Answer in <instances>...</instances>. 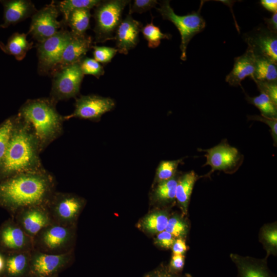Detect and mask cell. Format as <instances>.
I'll list each match as a JSON object with an SVG mask.
<instances>
[{"mask_svg": "<svg viewBox=\"0 0 277 277\" xmlns=\"http://www.w3.org/2000/svg\"><path fill=\"white\" fill-rule=\"evenodd\" d=\"M54 176L44 168L0 181V206L13 216L21 210L47 206L55 192Z\"/></svg>", "mask_w": 277, "mask_h": 277, "instance_id": "6da1fadb", "label": "cell"}, {"mask_svg": "<svg viewBox=\"0 0 277 277\" xmlns=\"http://www.w3.org/2000/svg\"><path fill=\"white\" fill-rule=\"evenodd\" d=\"M41 152L32 127L17 114L0 166V181L20 173L44 168L40 158Z\"/></svg>", "mask_w": 277, "mask_h": 277, "instance_id": "7a4b0ae2", "label": "cell"}, {"mask_svg": "<svg viewBox=\"0 0 277 277\" xmlns=\"http://www.w3.org/2000/svg\"><path fill=\"white\" fill-rule=\"evenodd\" d=\"M57 103L49 97L27 100L17 115L32 127L42 152L63 133V116L57 111Z\"/></svg>", "mask_w": 277, "mask_h": 277, "instance_id": "3957f363", "label": "cell"}, {"mask_svg": "<svg viewBox=\"0 0 277 277\" xmlns=\"http://www.w3.org/2000/svg\"><path fill=\"white\" fill-rule=\"evenodd\" d=\"M204 1H202L197 11H193L185 15L176 14L170 5V1H163L157 8L163 19L171 22L177 28L181 36L180 49L181 59L186 60L187 46L192 38L205 29L206 22L201 15V10Z\"/></svg>", "mask_w": 277, "mask_h": 277, "instance_id": "277c9868", "label": "cell"}, {"mask_svg": "<svg viewBox=\"0 0 277 277\" xmlns=\"http://www.w3.org/2000/svg\"><path fill=\"white\" fill-rule=\"evenodd\" d=\"M130 2L129 0L101 1L95 7V43L114 39L116 29L122 20L123 11Z\"/></svg>", "mask_w": 277, "mask_h": 277, "instance_id": "5b68a950", "label": "cell"}, {"mask_svg": "<svg viewBox=\"0 0 277 277\" xmlns=\"http://www.w3.org/2000/svg\"><path fill=\"white\" fill-rule=\"evenodd\" d=\"M73 238V225L53 222L34 238V250L51 254L70 252Z\"/></svg>", "mask_w": 277, "mask_h": 277, "instance_id": "8992f818", "label": "cell"}, {"mask_svg": "<svg viewBox=\"0 0 277 277\" xmlns=\"http://www.w3.org/2000/svg\"><path fill=\"white\" fill-rule=\"evenodd\" d=\"M71 32L63 27L51 37L37 45L38 72L41 75H52L58 65Z\"/></svg>", "mask_w": 277, "mask_h": 277, "instance_id": "52a82bcc", "label": "cell"}, {"mask_svg": "<svg viewBox=\"0 0 277 277\" xmlns=\"http://www.w3.org/2000/svg\"><path fill=\"white\" fill-rule=\"evenodd\" d=\"M80 62L60 68L52 74L49 97L55 102L76 97L79 94L84 76Z\"/></svg>", "mask_w": 277, "mask_h": 277, "instance_id": "ba28073f", "label": "cell"}, {"mask_svg": "<svg viewBox=\"0 0 277 277\" xmlns=\"http://www.w3.org/2000/svg\"><path fill=\"white\" fill-rule=\"evenodd\" d=\"M205 152L206 158L203 166H209L210 171L204 176H209L215 171L232 173L236 171L243 162V155L236 148L230 146L226 140L208 149H198Z\"/></svg>", "mask_w": 277, "mask_h": 277, "instance_id": "9c48e42d", "label": "cell"}, {"mask_svg": "<svg viewBox=\"0 0 277 277\" xmlns=\"http://www.w3.org/2000/svg\"><path fill=\"white\" fill-rule=\"evenodd\" d=\"M84 200L72 193L55 192L47 205L53 222L73 225Z\"/></svg>", "mask_w": 277, "mask_h": 277, "instance_id": "30bf717a", "label": "cell"}, {"mask_svg": "<svg viewBox=\"0 0 277 277\" xmlns=\"http://www.w3.org/2000/svg\"><path fill=\"white\" fill-rule=\"evenodd\" d=\"M59 13L57 5L53 1L37 10L31 16L28 33L38 43L51 37L64 27L62 21L57 20Z\"/></svg>", "mask_w": 277, "mask_h": 277, "instance_id": "8fae6325", "label": "cell"}, {"mask_svg": "<svg viewBox=\"0 0 277 277\" xmlns=\"http://www.w3.org/2000/svg\"><path fill=\"white\" fill-rule=\"evenodd\" d=\"M115 106L114 100L96 94L80 95L76 98L73 112L63 116L65 121L72 118L98 122L102 116L112 110Z\"/></svg>", "mask_w": 277, "mask_h": 277, "instance_id": "7c38bea8", "label": "cell"}, {"mask_svg": "<svg viewBox=\"0 0 277 277\" xmlns=\"http://www.w3.org/2000/svg\"><path fill=\"white\" fill-rule=\"evenodd\" d=\"M72 258V251L51 254L33 250L31 252L28 275L31 277H50L57 275Z\"/></svg>", "mask_w": 277, "mask_h": 277, "instance_id": "4fadbf2b", "label": "cell"}, {"mask_svg": "<svg viewBox=\"0 0 277 277\" xmlns=\"http://www.w3.org/2000/svg\"><path fill=\"white\" fill-rule=\"evenodd\" d=\"M34 250L33 240L13 219L0 226V251L5 254Z\"/></svg>", "mask_w": 277, "mask_h": 277, "instance_id": "5bb4252c", "label": "cell"}, {"mask_svg": "<svg viewBox=\"0 0 277 277\" xmlns=\"http://www.w3.org/2000/svg\"><path fill=\"white\" fill-rule=\"evenodd\" d=\"M243 38L255 56L264 57L277 63V33L261 26L244 34Z\"/></svg>", "mask_w": 277, "mask_h": 277, "instance_id": "9a60e30c", "label": "cell"}, {"mask_svg": "<svg viewBox=\"0 0 277 277\" xmlns=\"http://www.w3.org/2000/svg\"><path fill=\"white\" fill-rule=\"evenodd\" d=\"M14 216L15 221L33 241L44 228L53 222L46 206L25 208Z\"/></svg>", "mask_w": 277, "mask_h": 277, "instance_id": "2e32d148", "label": "cell"}, {"mask_svg": "<svg viewBox=\"0 0 277 277\" xmlns=\"http://www.w3.org/2000/svg\"><path fill=\"white\" fill-rule=\"evenodd\" d=\"M142 27L141 22L133 18L129 14L121 21L114 37L115 48L118 52L126 55L130 50L136 46Z\"/></svg>", "mask_w": 277, "mask_h": 277, "instance_id": "e0dca14e", "label": "cell"}, {"mask_svg": "<svg viewBox=\"0 0 277 277\" xmlns=\"http://www.w3.org/2000/svg\"><path fill=\"white\" fill-rule=\"evenodd\" d=\"M92 46L91 36L86 34L77 35L71 32V38L65 48L61 60L55 70L80 62L92 48Z\"/></svg>", "mask_w": 277, "mask_h": 277, "instance_id": "ac0fdd59", "label": "cell"}, {"mask_svg": "<svg viewBox=\"0 0 277 277\" xmlns=\"http://www.w3.org/2000/svg\"><path fill=\"white\" fill-rule=\"evenodd\" d=\"M4 7L3 23L0 28H6L31 17L36 11L33 3L29 0L0 1Z\"/></svg>", "mask_w": 277, "mask_h": 277, "instance_id": "d6986e66", "label": "cell"}, {"mask_svg": "<svg viewBox=\"0 0 277 277\" xmlns=\"http://www.w3.org/2000/svg\"><path fill=\"white\" fill-rule=\"evenodd\" d=\"M256 56L249 47L242 55L234 58L233 67L225 81L232 86H241V82L247 76H253Z\"/></svg>", "mask_w": 277, "mask_h": 277, "instance_id": "ffe728a7", "label": "cell"}, {"mask_svg": "<svg viewBox=\"0 0 277 277\" xmlns=\"http://www.w3.org/2000/svg\"><path fill=\"white\" fill-rule=\"evenodd\" d=\"M31 251L7 254L3 277H25L29 274Z\"/></svg>", "mask_w": 277, "mask_h": 277, "instance_id": "44dd1931", "label": "cell"}, {"mask_svg": "<svg viewBox=\"0 0 277 277\" xmlns=\"http://www.w3.org/2000/svg\"><path fill=\"white\" fill-rule=\"evenodd\" d=\"M200 177L193 170H191L185 173L178 179L175 199L184 214L187 213L194 185Z\"/></svg>", "mask_w": 277, "mask_h": 277, "instance_id": "7402d4cb", "label": "cell"}, {"mask_svg": "<svg viewBox=\"0 0 277 277\" xmlns=\"http://www.w3.org/2000/svg\"><path fill=\"white\" fill-rule=\"evenodd\" d=\"M27 36L23 33H14L8 38L6 44L0 42V48L4 53L14 56L16 60L22 61L33 46V43L27 39Z\"/></svg>", "mask_w": 277, "mask_h": 277, "instance_id": "603a6c76", "label": "cell"}, {"mask_svg": "<svg viewBox=\"0 0 277 277\" xmlns=\"http://www.w3.org/2000/svg\"><path fill=\"white\" fill-rule=\"evenodd\" d=\"M91 14L90 10L78 9L72 11L67 19L62 22L65 26L71 29V32L77 35H84L90 28V20Z\"/></svg>", "mask_w": 277, "mask_h": 277, "instance_id": "cb8c5ba5", "label": "cell"}, {"mask_svg": "<svg viewBox=\"0 0 277 277\" xmlns=\"http://www.w3.org/2000/svg\"><path fill=\"white\" fill-rule=\"evenodd\" d=\"M253 81H277L276 63L261 56H256Z\"/></svg>", "mask_w": 277, "mask_h": 277, "instance_id": "d4e9b609", "label": "cell"}, {"mask_svg": "<svg viewBox=\"0 0 277 277\" xmlns=\"http://www.w3.org/2000/svg\"><path fill=\"white\" fill-rule=\"evenodd\" d=\"M230 256L239 267L241 277H269L263 267L251 259L235 254Z\"/></svg>", "mask_w": 277, "mask_h": 277, "instance_id": "484cf974", "label": "cell"}, {"mask_svg": "<svg viewBox=\"0 0 277 277\" xmlns=\"http://www.w3.org/2000/svg\"><path fill=\"white\" fill-rule=\"evenodd\" d=\"M168 219V215L165 211H155L143 219L142 226L150 233H159L165 230Z\"/></svg>", "mask_w": 277, "mask_h": 277, "instance_id": "4316f807", "label": "cell"}, {"mask_svg": "<svg viewBox=\"0 0 277 277\" xmlns=\"http://www.w3.org/2000/svg\"><path fill=\"white\" fill-rule=\"evenodd\" d=\"M178 179L175 175L169 180L158 183L153 192L154 200L163 203L173 201L175 199Z\"/></svg>", "mask_w": 277, "mask_h": 277, "instance_id": "83f0119b", "label": "cell"}, {"mask_svg": "<svg viewBox=\"0 0 277 277\" xmlns=\"http://www.w3.org/2000/svg\"><path fill=\"white\" fill-rule=\"evenodd\" d=\"M246 98L247 102L259 109L262 115L277 118V105L266 94L261 93L259 95L254 97L246 95Z\"/></svg>", "mask_w": 277, "mask_h": 277, "instance_id": "f1b7e54d", "label": "cell"}, {"mask_svg": "<svg viewBox=\"0 0 277 277\" xmlns=\"http://www.w3.org/2000/svg\"><path fill=\"white\" fill-rule=\"evenodd\" d=\"M100 0H64L57 3V6L60 12L63 15V22H65L72 11L82 9H89L95 7Z\"/></svg>", "mask_w": 277, "mask_h": 277, "instance_id": "f546056e", "label": "cell"}, {"mask_svg": "<svg viewBox=\"0 0 277 277\" xmlns=\"http://www.w3.org/2000/svg\"><path fill=\"white\" fill-rule=\"evenodd\" d=\"M141 31L150 48H155L160 45L162 39L171 37V34L162 33L160 28L153 24V18L151 22L143 27Z\"/></svg>", "mask_w": 277, "mask_h": 277, "instance_id": "4dcf8cb0", "label": "cell"}, {"mask_svg": "<svg viewBox=\"0 0 277 277\" xmlns=\"http://www.w3.org/2000/svg\"><path fill=\"white\" fill-rule=\"evenodd\" d=\"M183 159L176 160L162 161L157 167L155 181L157 183L169 180L176 174L177 168Z\"/></svg>", "mask_w": 277, "mask_h": 277, "instance_id": "1f68e13d", "label": "cell"}, {"mask_svg": "<svg viewBox=\"0 0 277 277\" xmlns=\"http://www.w3.org/2000/svg\"><path fill=\"white\" fill-rule=\"evenodd\" d=\"M15 118V115L9 117L0 125V166L6 152Z\"/></svg>", "mask_w": 277, "mask_h": 277, "instance_id": "d6a6232c", "label": "cell"}, {"mask_svg": "<svg viewBox=\"0 0 277 277\" xmlns=\"http://www.w3.org/2000/svg\"><path fill=\"white\" fill-rule=\"evenodd\" d=\"M165 230L174 238L183 239L188 232V225L182 217L174 215L169 218Z\"/></svg>", "mask_w": 277, "mask_h": 277, "instance_id": "836d02e7", "label": "cell"}, {"mask_svg": "<svg viewBox=\"0 0 277 277\" xmlns=\"http://www.w3.org/2000/svg\"><path fill=\"white\" fill-rule=\"evenodd\" d=\"M261 239L268 251L273 253L277 247V229L276 224L267 225L261 230Z\"/></svg>", "mask_w": 277, "mask_h": 277, "instance_id": "e575fe53", "label": "cell"}, {"mask_svg": "<svg viewBox=\"0 0 277 277\" xmlns=\"http://www.w3.org/2000/svg\"><path fill=\"white\" fill-rule=\"evenodd\" d=\"M80 65L84 75H92L98 78L105 73L103 66L93 58L85 56Z\"/></svg>", "mask_w": 277, "mask_h": 277, "instance_id": "d590c367", "label": "cell"}, {"mask_svg": "<svg viewBox=\"0 0 277 277\" xmlns=\"http://www.w3.org/2000/svg\"><path fill=\"white\" fill-rule=\"evenodd\" d=\"M92 48L93 58L104 65L111 62L117 52L115 48L110 47L92 46Z\"/></svg>", "mask_w": 277, "mask_h": 277, "instance_id": "8d00e7d4", "label": "cell"}, {"mask_svg": "<svg viewBox=\"0 0 277 277\" xmlns=\"http://www.w3.org/2000/svg\"><path fill=\"white\" fill-rule=\"evenodd\" d=\"M254 81L260 92L266 94L277 105V81Z\"/></svg>", "mask_w": 277, "mask_h": 277, "instance_id": "74e56055", "label": "cell"}, {"mask_svg": "<svg viewBox=\"0 0 277 277\" xmlns=\"http://www.w3.org/2000/svg\"><path fill=\"white\" fill-rule=\"evenodd\" d=\"M158 4L156 0H134L129 6L128 14L142 13L155 7Z\"/></svg>", "mask_w": 277, "mask_h": 277, "instance_id": "f35d334b", "label": "cell"}, {"mask_svg": "<svg viewBox=\"0 0 277 277\" xmlns=\"http://www.w3.org/2000/svg\"><path fill=\"white\" fill-rule=\"evenodd\" d=\"M248 118L250 120L258 121L263 122L268 125L270 129L271 135L272 137L274 146L277 144V118H269L262 115H249Z\"/></svg>", "mask_w": 277, "mask_h": 277, "instance_id": "ab89813d", "label": "cell"}, {"mask_svg": "<svg viewBox=\"0 0 277 277\" xmlns=\"http://www.w3.org/2000/svg\"><path fill=\"white\" fill-rule=\"evenodd\" d=\"M175 240L171 233L164 230L157 234L154 243L161 248L169 249L171 248Z\"/></svg>", "mask_w": 277, "mask_h": 277, "instance_id": "60d3db41", "label": "cell"}, {"mask_svg": "<svg viewBox=\"0 0 277 277\" xmlns=\"http://www.w3.org/2000/svg\"><path fill=\"white\" fill-rule=\"evenodd\" d=\"M173 254H184L187 250V246L183 238H177L171 247Z\"/></svg>", "mask_w": 277, "mask_h": 277, "instance_id": "b9f144b4", "label": "cell"}, {"mask_svg": "<svg viewBox=\"0 0 277 277\" xmlns=\"http://www.w3.org/2000/svg\"><path fill=\"white\" fill-rule=\"evenodd\" d=\"M184 265V255L173 254L170 261L171 267L175 270H181L183 268Z\"/></svg>", "mask_w": 277, "mask_h": 277, "instance_id": "7bdbcfd3", "label": "cell"}, {"mask_svg": "<svg viewBox=\"0 0 277 277\" xmlns=\"http://www.w3.org/2000/svg\"><path fill=\"white\" fill-rule=\"evenodd\" d=\"M266 28L271 32L277 33V12L273 13L270 18H265Z\"/></svg>", "mask_w": 277, "mask_h": 277, "instance_id": "ee69618b", "label": "cell"}, {"mask_svg": "<svg viewBox=\"0 0 277 277\" xmlns=\"http://www.w3.org/2000/svg\"><path fill=\"white\" fill-rule=\"evenodd\" d=\"M261 4L268 11L273 13L277 12V1L261 0Z\"/></svg>", "mask_w": 277, "mask_h": 277, "instance_id": "f6af8a7d", "label": "cell"}, {"mask_svg": "<svg viewBox=\"0 0 277 277\" xmlns=\"http://www.w3.org/2000/svg\"><path fill=\"white\" fill-rule=\"evenodd\" d=\"M146 277H176L165 270L160 269L155 270L149 274Z\"/></svg>", "mask_w": 277, "mask_h": 277, "instance_id": "bcb514c9", "label": "cell"}, {"mask_svg": "<svg viewBox=\"0 0 277 277\" xmlns=\"http://www.w3.org/2000/svg\"><path fill=\"white\" fill-rule=\"evenodd\" d=\"M6 255L0 251V276H2L5 268Z\"/></svg>", "mask_w": 277, "mask_h": 277, "instance_id": "7dc6e473", "label": "cell"}, {"mask_svg": "<svg viewBox=\"0 0 277 277\" xmlns=\"http://www.w3.org/2000/svg\"><path fill=\"white\" fill-rule=\"evenodd\" d=\"M50 277H57V275H55V276H50Z\"/></svg>", "mask_w": 277, "mask_h": 277, "instance_id": "c3c4849f", "label": "cell"}]
</instances>
